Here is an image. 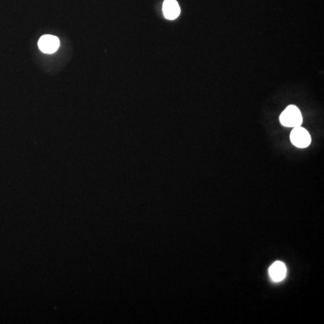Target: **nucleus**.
<instances>
[{"label": "nucleus", "mask_w": 324, "mask_h": 324, "mask_svg": "<svg viewBox=\"0 0 324 324\" xmlns=\"http://www.w3.org/2000/svg\"><path fill=\"white\" fill-rule=\"evenodd\" d=\"M279 120L284 126L293 128L301 126L303 123V116L296 106L290 105L284 110L283 113H281Z\"/></svg>", "instance_id": "obj_1"}, {"label": "nucleus", "mask_w": 324, "mask_h": 324, "mask_svg": "<svg viewBox=\"0 0 324 324\" xmlns=\"http://www.w3.org/2000/svg\"><path fill=\"white\" fill-rule=\"evenodd\" d=\"M290 140H291V143L295 147L301 148V149L308 147L312 143L311 135L305 129L301 126L293 127V131L290 134Z\"/></svg>", "instance_id": "obj_2"}, {"label": "nucleus", "mask_w": 324, "mask_h": 324, "mask_svg": "<svg viewBox=\"0 0 324 324\" xmlns=\"http://www.w3.org/2000/svg\"><path fill=\"white\" fill-rule=\"evenodd\" d=\"M38 47L41 52L51 54L56 52L59 49L60 40L56 36H50V35L41 36L38 41Z\"/></svg>", "instance_id": "obj_3"}, {"label": "nucleus", "mask_w": 324, "mask_h": 324, "mask_svg": "<svg viewBox=\"0 0 324 324\" xmlns=\"http://www.w3.org/2000/svg\"><path fill=\"white\" fill-rule=\"evenodd\" d=\"M162 9L165 17L169 20H174L180 16V5L176 0H165Z\"/></svg>", "instance_id": "obj_4"}, {"label": "nucleus", "mask_w": 324, "mask_h": 324, "mask_svg": "<svg viewBox=\"0 0 324 324\" xmlns=\"http://www.w3.org/2000/svg\"><path fill=\"white\" fill-rule=\"evenodd\" d=\"M269 276L275 282H280L287 276V267L285 263L276 261L269 268Z\"/></svg>", "instance_id": "obj_5"}]
</instances>
